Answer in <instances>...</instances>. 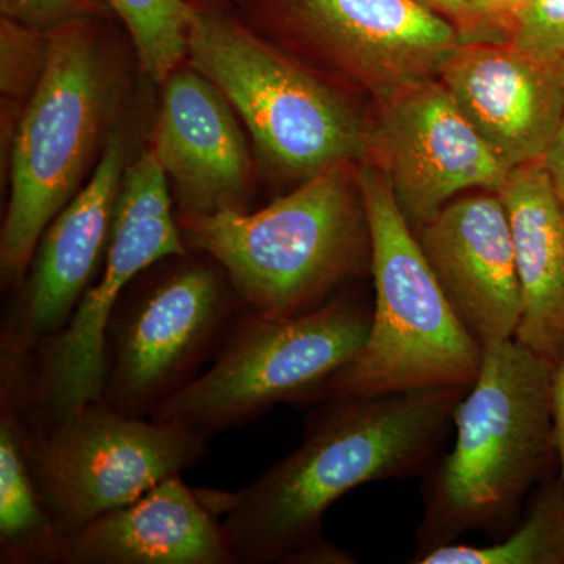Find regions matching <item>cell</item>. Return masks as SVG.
<instances>
[{"instance_id": "6da1fadb", "label": "cell", "mask_w": 564, "mask_h": 564, "mask_svg": "<svg viewBox=\"0 0 564 564\" xmlns=\"http://www.w3.org/2000/svg\"><path fill=\"white\" fill-rule=\"evenodd\" d=\"M467 389L322 402L300 447L258 480L237 492L199 496L212 511L221 508L232 564L355 563L323 536L326 511L359 486L425 469L451 433Z\"/></svg>"}, {"instance_id": "7a4b0ae2", "label": "cell", "mask_w": 564, "mask_h": 564, "mask_svg": "<svg viewBox=\"0 0 564 564\" xmlns=\"http://www.w3.org/2000/svg\"><path fill=\"white\" fill-rule=\"evenodd\" d=\"M555 361L519 340L485 348L455 411V443L430 478L417 554L466 532L502 534L556 455L552 425Z\"/></svg>"}, {"instance_id": "3957f363", "label": "cell", "mask_w": 564, "mask_h": 564, "mask_svg": "<svg viewBox=\"0 0 564 564\" xmlns=\"http://www.w3.org/2000/svg\"><path fill=\"white\" fill-rule=\"evenodd\" d=\"M188 250L220 263L245 304L267 317L310 313L372 262L359 163L303 181L261 210L176 214Z\"/></svg>"}, {"instance_id": "277c9868", "label": "cell", "mask_w": 564, "mask_h": 564, "mask_svg": "<svg viewBox=\"0 0 564 564\" xmlns=\"http://www.w3.org/2000/svg\"><path fill=\"white\" fill-rule=\"evenodd\" d=\"M359 187L372 245V322L361 350L318 402L470 388L484 348L445 299L383 173L370 162L359 163Z\"/></svg>"}, {"instance_id": "5b68a950", "label": "cell", "mask_w": 564, "mask_h": 564, "mask_svg": "<svg viewBox=\"0 0 564 564\" xmlns=\"http://www.w3.org/2000/svg\"><path fill=\"white\" fill-rule=\"evenodd\" d=\"M110 79L88 20L47 31L46 58L22 111L10 155V198L0 274L17 292L43 232L79 191L110 106Z\"/></svg>"}, {"instance_id": "8992f818", "label": "cell", "mask_w": 564, "mask_h": 564, "mask_svg": "<svg viewBox=\"0 0 564 564\" xmlns=\"http://www.w3.org/2000/svg\"><path fill=\"white\" fill-rule=\"evenodd\" d=\"M372 307L336 295L310 313L267 317L245 307L204 370L151 419L209 440L280 403H314L366 343Z\"/></svg>"}, {"instance_id": "52a82bcc", "label": "cell", "mask_w": 564, "mask_h": 564, "mask_svg": "<svg viewBox=\"0 0 564 564\" xmlns=\"http://www.w3.org/2000/svg\"><path fill=\"white\" fill-rule=\"evenodd\" d=\"M187 61L226 96L282 176L306 181L336 163L366 161L369 122L239 21L193 9Z\"/></svg>"}, {"instance_id": "ba28073f", "label": "cell", "mask_w": 564, "mask_h": 564, "mask_svg": "<svg viewBox=\"0 0 564 564\" xmlns=\"http://www.w3.org/2000/svg\"><path fill=\"white\" fill-rule=\"evenodd\" d=\"M187 258L147 288L132 281L107 323L99 402L122 414L151 417L192 384L247 307L220 263Z\"/></svg>"}, {"instance_id": "9c48e42d", "label": "cell", "mask_w": 564, "mask_h": 564, "mask_svg": "<svg viewBox=\"0 0 564 564\" xmlns=\"http://www.w3.org/2000/svg\"><path fill=\"white\" fill-rule=\"evenodd\" d=\"M188 251L173 214L169 181L148 148L122 177L101 274L68 325L44 340L25 366L22 414L33 434L101 399L104 337L118 300L144 270Z\"/></svg>"}, {"instance_id": "30bf717a", "label": "cell", "mask_w": 564, "mask_h": 564, "mask_svg": "<svg viewBox=\"0 0 564 564\" xmlns=\"http://www.w3.org/2000/svg\"><path fill=\"white\" fill-rule=\"evenodd\" d=\"M207 437L180 423L132 417L90 402L33 434L36 488L63 540L196 466Z\"/></svg>"}, {"instance_id": "8fae6325", "label": "cell", "mask_w": 564, "mask_h": 564, "mask_svg": "<svg viewBox=\"0 0 564 564\" xmlns=\"http://www.w3.org/2000/svg\"><path fill=\"white\" fill-rule=\"evenodd\" d=\"M366 162L383 173L413 229L464 193L499 192L510 172L440 79L378 102Z\"/></svg>"}, {"instance_id": "7c38bea8", "label": "cell", "mask_w": 564, "mask_h": 564, "mask_svg": "<svg viewBox=\"0 0 564 564\" xmlns=\"http://www.w3.org/2000/svg\"><path fill=\"white\" fill-rule=\"evenodd\" d=\"M128 155L111 133L90 181L41 236L28 276L3 317L0 356L29 362L44 340L68 325L109 248Z\"/></svg>"}, {"instance_id": "4fadbf2b", "label": "cell", "mask_w": 564, "mask_h": 564, "mask_svg": "<svg viewBox=\"0 0 564 564\" xmlns=\"http://www.w3.org/2000/svg\"><path fill=\"white\" fill-rule=\"evenodd\" d=\"M306 39L375 101L437 79L462 32L421 0H288Z\"/></svg>"}, {"instance_id": "5bb4252c", "label": "cell", "mask_w": 564, "mask_h": 564, "mask_svg": "<svg viewBox=\"0 0 564 564\" xmlns=\"http://www.w3.org/2000/svg\"><path fill=\"white\" fill-rule=\"evenodd\" d=\"M414 234L445 299L481 348L514 339L522 292L499 193H464Z\"/></svg>"}, {"instance_id": "9a60e30c", "label": "cell", "mask_w": 564, "mask_h": 564, "mask_svg": "<svg viewBox=\"0 0 564 564\" xmlns=\"http://www.w3.org/2000/svg\"><path fill=\"white\" fill-rule=\"evenodd\" d=\"M441 84L508 170L544 161L564 115V62L508 41H463Z\"/></svg>"}, {"instance_id": "2e32d148", "label": "cell", "mask_w": 564, "mask_h": 564, "mask_svg": "<svg viewBox=\"0 0 564 564\" xmlns=\"http://www.w3.org/2000/svg\"><path fill=\"white\" fill-rule=\"evenodd\" d=\"M163 84L150 150L177 214L247 210L251 158L236 110L196 69L177 68Z\"/></svg>"}, {"instance_id": "e0dca14e", "label": "cell", "mask_w": 564, "mask_h": 564, "mask_svg": "<svg viewBox=\"0 0 564 564\" xmlns=\"http://www.w3.org/2000/svg\"><path fill=\"white\" fill-rule=\"evenodd\" d=\"M62 564H232V555L221 522L177 474L68 538Z\"/></svg>"}, {"instance_id": "ac0fdd59", "label": "cell", "mask_w": 564, "mask_h": 564, "mask_svg": "<svg viewBox=\"0 0 564 564\" xmlns=\"http://www.w3.org/2000/svg\"><path fill=\"white\" fill-rule=\"evenodd\" d=\"M522 292L516 340L558 361L564 350V202L544 161L508 172L499 188Z\"/></svg>"}, {"instance_id": "d6986e66", "label": "cell", "mask_w": 564, "mask_h": 564, "mask_svg": "<svg viewBox=\"0 0 564 564\" xmlns=\"http://www.w3.org/2000/svg\"><path fill=\"white\" fill-rule=\"evenodd\" d=\"M29 447L20 404L0 397V563L62 564L65 540L41 500Z\"/></svg>"}, {"instance_id": "ffe728a7", "label": "cell", "mask_w": 564, "mask_h": 564, "mask_svg": "<svg viewBox=\"0 0 564 564\" xmlns=\"http://www.w3.org/2000/svg\"><path fill=\"white\" fill-rule=\"evenodd\" d=\"M564 485L540 489L524 524L491 545L445 544L415 556L419 564H562Z\"/></svg>"}, {"instance_id": "44dd1931", "label": "cell", "mask_w": 564, "mask_h": 564, "mask_svg": "<svg viewBox=\"0 0 564 564\" xmlns=\"http://www.w3.org/2000/svg\"><path fill=\"white\" fill-rule=\"evenodd\" d=\"M135 44L141 66L165 82L187 58L193 7L185 0H107Z\"/></svg>"}, {"instance_id": "7402d4cb", "label": "cell", "mask_w": 564, "mask_h": 564, "mask_svg": "<svg viewBox=\"0 0 564 564\" xmlns=\"http://www.w3.org/2000/svg\"><path fill=\"white\" fill-rule=\"evenodd\" d=\"M505 41L543 61L564 62V0H527Z\"/></svg>"}, {"instance_id": "603a6c76", "label": "cell", "mask_w": 564, "mask_h": 564, "mask_svg": "<svg viewBox=\"0 0 564 564\" xmlns=\"http://www.w3.org/2000/svg\"><path fill=\"white\" fill-rule=\"evenodd\" d=\"M2 93L18 98L35 87L46 58L47 32L2 17Z\"/></svg>"}, {"instance_id": "cb8c5ba5", "label": "cell", "mask_w": 564, "mask_h": 564, "mask_svg": "<svg viewBox=\"0 0 564 564\" xmlns=\"http://www.w3.org/2000/svg\"><path fill=\"white\" fill-rule=\"evenodd\" d=\"M2 17L47 32L65 22L88 20L93 0H0Z\"/></svg>"}, {"instance_id": "d4e9b609", "label": "cell", "mask_w": 564, "mask_h": 564, "mask_svg": "<svg viewBox=\"0 0 564 564\" xmlns=\"http://www.w3.org/2000/svg\"><path fill=\"white\" fill-rule=\"evenodd\" d=\"M527 0H470L466 41H505L508 25Z\"/></svg>"}, {"instance_id": "484cf974", "label": "cell", "mask_w": 564, "mask_h": 564, "mask_svg": "<svg viewBox=\"0 0 564 564\" xmlns=\"http://www.w3.org/2000/svg\"><path fill=\"white\" fill-rule=\"evenodd\" d=\"M552 425L556 458L560 464V480L564 485V350L555 362L554 380H552Z\"/></svg>"}, {"instance_id": "4316f807", "label": "cell", "mask_w": 564, "mask_h": 564, "mask_svg": "<svg viewBox=\"0 0 564 564\" xmlns=\"http://www.w3.org/2000/svg\"><path fill=\"white\" fill-rule=\"evenodd\" d=\"M445 20L455 24L466 41L470 29V0H421Z\"/></svg>"}, {"instance_id": "83f0119b", "label": "cell", "mask_w": 564, "mask_h": 564, "mask_svg": "<svg viewBox=\"0 0 564 564\" xmlns=\"http://www.w3.org/2000/svg\"><path fill=\"white\" fill-rule=\"evenodd\" d=\"M544 165L547 166L549 173H551L552 180H554L564 202V115L558 129H556L551 148H549L547 154H545Z\"/></svg>"}, {"instance_id": "f1b7e54d", "label": "cell", "mask_w": 564, "mask_h": 564, "mask_svg": "<svg viewBox=\"0 0 564 564\" xmlns=\"http://www.w3.org/2000/svg\"><path fill=\"white\" fill-rule=\"evenodd\" d=\"M562 560H563V563H564V536H563V544H562Z\"/></svg>"}]
</instances>
